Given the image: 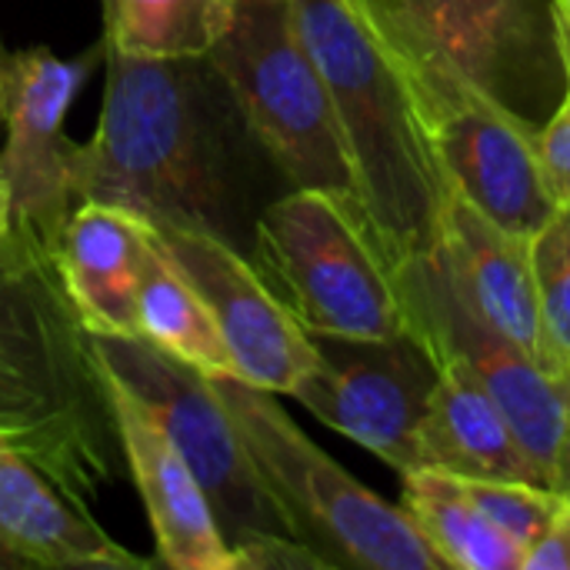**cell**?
Returning a JSON list of instances; mask_svg holds the SVG:
<instances>
[{"mask_svg":"<svg viewBox=\"0 0 570 570\" xmlns=\"http://www.w3.org/2000/svg\"><path fill=\"white\" fill-rule=\"evenodd\" d=\"M104 40L140 57L200 60L217 40L230 0H100Z\"/></svg>","mask_w":570,"mask_h":570,"instance_id":"cell-21","label":"cell"},{"mask_svg":"<svg viewBox=\"0 0 570 570\" xmlns=\"http://www.w3.org/2000/svg\"><path fill=\"white\" fill-rule=\"evenodd\" d=\"M561 491H564V494H568V501H570V481H568V484H564V488H561Z\"/></svg>","mask_w":570,"mask_h":570,"instance_id":"cell-30","label":"cell"},{"mask_svg":"<svg viewBox=\"0 0 570 570\" xmlns=\"http://www.w3.org/2000/svg\"><path fill=\"white\" fill-rule=\"evenodd\" d=\"M551 23H554L558 57L564 63L568 90H564V100L554 110L551 124L541 130L538 150H541L544 180H548L554 200L564 204V200H570V7L564 0H551Z\"/></svg>","mask_w":570,"mask_h":570,"instance_id":"cell-24","label":"cell"},{"mask_svg":"<svg viewBox=\"0 0 570 570\" xmlns=\"http://www.w3.org/2000/svg\"><path fill=\"white\" fill-rule=\"evenodd\" d=\"M404 7L488 87L531 30V0H404Z\"/></svg>","mask_w":570,"mask_h":570,"instance_id":"cell-20","label":"cell"},{"mask_svg":"<svg viewBox=\"0 0 570 570\" xmlns=\"http://www.w3.org/2000/svg\"><path fill=\"white\" fill-rule=\"evenodd\" d=\"M521 570H570V501L564 494V508L551 521V528L528 548Z\"/></svg>","mask_w":570,"mask_h":570,"instance_id":"cell-25","label":"cell"},{"mask_svg":"<svg viewBox=\"0 0 570 570\" xmlns=\"http://www.w3.org/2000/svg\"><path fill=\"white\" fill-rule=\"evenodd\" d=\"M3 60H7V53L0 50V130H3Z\"/></svg>","mask_w":570,"mask_h":570,"instance_id":"cell-29","label":"cell"},{"mask_svg":"<svg viewBox=\"0 0 570 570\" xmlns=\"http://www.w3.org/2000/svg\"><path fill=\"white\" fill-rule=\"evenodd\" d=\"M117 444L144 501L157 561L174 570H237L214 504L154 414L107 371Z\"/></svg>","mask_w":570,"mask_h":570,"instance_id":"cell-13","label":"cell"},{"mask_svg":"<svg viewBox=\"0 0 570 570\" xmlns=\"http://www.w3.org/2000/svg\"><path fill=\"white\" fill-rule=\"evenodd\" d=\"M531 237L534 234L498 224L468 197L444 190L438 254L444 257L454 287L491 327H498L548 367Z\"/></svg>","mask_w":570,"mask_h":570,"instance_id":"cell-14","label":"cell"},{"mask_svg":"<svg viewBox=\"0 0 570 570\" xmlns=\"http://www.w3.org/2000/svg\"><path fill=\"white\" fill-rule=\"evenodd\" d=\"M257 264L311 337L391 341L407 334L394 267L361 217L324 190L294 187L261 214Z\"/></svg>","mask_w":570,"mask_h":570,"instance_id":"cell-8","label":"cell"},{"mask_svg":"<svg viewBox=\"0 0 570 570\" xmlns=\"http://www.w3.org/2000/svg\"><path fill=\"white\" fill-rule=\"evenodd\" d=\"M297 541L331 568L444 570L401 504H387L281 411L271 391L210 377Z\"/></svg>","mask_w":570,"mask_h":570,"instance_id":"cell-6","label":"cell"},{"mask_svg":"<svg viewBox=\"0 0 570 570\" xmlns=\"http://www.w3.org/2000/svg\"><path fill=\"white\" fill-rule=\"evenodd\" d=\"M401 508L428 541V548L451 570H521L524 548L498 531L478 504L464 494L461 481L434 471L417 468L401 474Z\"/></svg>","mask_w":570,"mask_h":570,"instance_id":"cell-18","label":"cell"},{"mask_svg":"<svg viewBox=\"0 0 570 570\" xmlns=\"http://www.w3.org/2000/svg\"><path fill=\"white\" fill-rule=\"evenodd\" d=\"M190 60L140 57L104 40V100L73 144V200L130 210L150 227H214L220 187L207 160Z\"/></svg>","mask_w":570,"mask_h":570,"instance_id":"cell-4","label":"cell"},{"mask_svg":"<svg viewBox=\"0 0 570 570\" xmlns=\"http://www.w3.org/2000/svg\"><path fill=\"white\" fill-rule=\"evenodd\" d=\"M431 361L438 367V384L421 424L424 468L464 481L544 484L511 421L481 381L451 354H431Z\"/></svg>","mask_w":570,"mask_h":570,"instance_id":"cell-16","label":"cell"},{"mask_svg":"<svg viewBox=\"0 0 570 570\" xmlns=\"http://www.w3.org/2000/svg\"><path fill=\"white\" fill-rule=\"evenodd\" d=\"M150 224L130 210L80 200L57 244V271L90 334L137 337V297Z\"/></svg>","mask_w":570,"mask_h":570,"instance_id":"cell-15","label":"cell"},{"mask_svg":"<svg viewBox=\"0 0 570 570\" xmlns=\"http://www.w3.org/2000/svg\"><path fill=\"white\" fill-rule=\"evenodd\" d=\"M344 137L357 217L397 271L438 247L441 177L357 0H291Z\"/></svg>","mask_w":570,"mask_h":570,"instance_id":"cell-2","label":"cell"},{"mask_svg":"<svg viewBox=\"0 0 570 570\" xmlns=\"http://www.w3.org/2000/svg\"><path fill=\"white\" fill-rule=\"evenodd\" d=\"M564 3H568V7H570V0H564Z\"/></svg>","mask_w":570,"mask_h":570,"instance_id":"cell-31","label":"cell"},{"mask_svg":"<svg viewBox=\"0 0 570 570\" xmlns=\"http://www.w3.org/2000/svg\"><path fill=\"white\" fill-rule=\"evenodd\" d=\"M0 541L33 568H147L40 468L0 441Z\"/></svg>","mask_w":570,"mask_h":570,"instance_id":"cell-17","label":"cell"},{"mask_svg":"<svg viewBox=\"0 0 570 570\" xmlns=\"http://www.w3.org/2000/svg\"><path fill=\"white\" fill-rule=\"evenodd\" d=\"M404 297L407 334L428 354L458 357L511 421L544 488L561 491L568 448V384L521 344L491 327L454 287L438 247L394 271Z\"/></svg>","mask_w":570,"mask_h":570,"instance_id":"cell-9","label":"cell"},{"mask_svg":"<svg viewBox=\"0 0 570 570\" xmlns=\"http://www.w3.org/2000/svg\"><path fill=\"white\" fill-rule=\"evenodd\" d=\"M564 384H568V407H570V374L564 377ZM570 481V424H568V448H564V464H561V488Z\"/></svg>","mask_w":570,"mask_h":570,"instance_id":"cell-28","label":"cell"},{"mask_svg":"<svg viewBox=\"0 0 570 570\" xmlns=\"http://www.w3.org/2000/svg\"><path fill=\"white\" fill-rule=\"evenodd\" d=\"M13 234V200H10V184L0 167V244Z\"/></svg>","mask_w":570,"mask_h":570,"instance_id":"cell-26","label":"cell"},{"mask_svg":"<svg viewBox=\"0 0 570 570\" xmlns=\"http://www.w3.org/2000/svg\"><path fill=\"white\" fill-rule=\"evenodd\" d=\"M100 367L164 428L207 491L237 570L331 568L297 541L210 377L144 337L94 334Z\"/></svg>","mask_w":570,"mask_h":570,"instance_id":"cell-5","label":"cell"},{"mask_svg":"<svg viewBox=\"0 0 570 570\" xmlns=\"http://www.w3.org/2000/svg\"><path fill=\"white\" fill-rule=\"evenodd\" d=\"M207 60L284 177L357 214L331 90L297 33L291 0H230Z\"/></svg>","mask_w":570,"mask_h":570,"instance_id":"cell-7","label":"cell"},{"mask_svg":"<svg viewBox=\"0 0 570 570\" xmlns=\"http://www.w3.org/2000/svg\"><path fill=\"white\" fill-rule=\"evenodd\" d=\"M27 568H33L27 558H20L13 548H7L3 541H0V570H27Z\"/></svg>","mask_w":570,"mask_h":570,"instance_id":"cell-27","label":"cell"},{"mask_svg":"<svg viewBox=\"0 0 570 570\" xmlns=\"http://www.w3.org/2000/svg\"><path fill=\"white\" fill-rule=\"evenodd\" d=\"M357 7L407 97L441 190L468 197L511 230H541L558 207L541 167V134L458 63L404 0H357Z\"/></svg>","mask_w":570,"mask_h":570,"instance_id":"cell-3","label":"cell"},{"mask_svg":"<svg viewBox=\"0 0 570 570\" xmlns=\"http://www.w3.org/2000/svg\"><path fill=\"white\" fill-rule=\"evenodd\" d=\"M314 341L317 361L291 397L397 474L424 468L421 424L438 384V367L421 341L411 334L391 341Z\"/></svg>","mask_w":570,"mask_h":570,"instance_id":"cell-10","label":"cell"},{"mask_svg":"<svg viewBox=\"0 0 570 570\" xmlns=\"http://www.w3.org/2000/svg\"><path fill=\"white\" fill-rule=\"evenodd\" d=\"M87 411H110L94 334L63 287L57 250L13 230L0 244V441L83 511L110 478Z\"/></svg>","mask_w":570,"mask_h":570,"instance_id":"cell-1","label":"cell"},{"mask_svg":"<svg viewBox=\"0 0 570 570\" xmlns=\"http://www.w3.org/2000/svg\"><path fill=\"white\" fill-rule=\"evenodd\" d=\"M458 481L464 494L478 504V511L524 551L551 528V521L564 508V491L558 488L531 481Z\"/></svg>","mask_w":570,"mask_h":570,"instance_id":"cell-23","label":"cell"},{"mask_svg":"<svg viewBox=\"0 0 570 570\" xmlns=\"http://www.w3.org/2000/svg\"><path fill=\"white\" fill-rule=\"evenodd\" d=\"M534 284L548 367L558 377L570 374V200L558 204L541 230L531 237Z\"/></svg>","mask_w":570,"mask_h":570,"instance_id":"cell-22","label":"cell"},{"mask_svg":"<svg viewBox=\"0 0 570 570\" xmlns=\"http://www.w3.org/2000/svg\"><path fill=\"white\" fill-rule=\"evenodd\" d=\"M97 57H104V40L80 57L27 47L3 60L0 167L10 184L13 230L50 250H57L73 214V144L63 134V120Z\"/></svg>","mask_w":570,"mask_h":570,"instance_id":"cell-11","label":"cell"},{"mask_svg":"<svg viewBox=\"0 0 570 570\" xmlns=\"http://www.w3.org/2000/svg\"><path fill=\"white\" fill-rule=\"evenodd\" d=\"M160 250L207 304L237 377L291 397L317 361V341L294 321L261 267L210 227H150Z\"/></svg>","mask_w":570,"mask_h":570,"instance_id":"cell-12","label":"cell"},{"mask_svg":"<svg viewBox=\"0 0 570 570\" xmlns=\"http://www.w3.org/2000/svg\"><path fill=\"white\" fill-rule=\"evenodd\" d=\"M137 327V337L150 341L180 364L200 371L204 377H237V367L207 304L200 301L194 284L177 271V264L160 250L154 230L140 274Z\"/></svg>","mask_w":570,"mask_h":570,"instance_id":"cell-19","label":"cell"}]
</instances>
